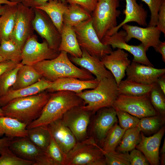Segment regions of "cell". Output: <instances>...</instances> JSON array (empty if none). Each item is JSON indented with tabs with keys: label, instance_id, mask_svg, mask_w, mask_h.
Listing matches in <instances>:
<instances>
[{
	"label": "cell",
	"instance_id": "obj_1",
	"mask_svg": "<svg viewBox=\"0 0 165 165\" xmlns=\"http://www.w3.org/2000/svg\"><path fill=\"white\" fill-rule=\"evenodd\" d=\"M82 105H84L83 100L74 92L62 90L51 93L40 116L28 124L27 128L46 127L52 122L61 119L72 108Z\"/></svg>",
	"mask_w": 165,
	"mask_h": 165
},
{
	"label": "cell",
	"instance_id": "obj_2",
	"mask_svg": "<svg viewBox=\"0 0 165 165\" xmlns=\"http://www.w3.org/2000/svg\"><path fill=\"white\" fill-rule=\"evenodd\" d=\"M32 66L43 78L51 82L66 77L84 80L95 79L86 70L74 65L68 57V53L64 51H61L55 58L44 60Z\"/></svg>",
	"mask_w": 165,
	"mask_h": 165
},
{
	"label": "cell",
	"instance_id": "obj_3",
	"mask_svg": "<svg viewBox=\"0 0 165 165\" xmlns=\"http://www.w3.org/2000/svg\"><path fill=\"white\" fill-rule=\"evenodd\" d=\"M50 95L43 91L16 98L2 107V109L5 116L15 118L28 125L40 116Z\"/></svg>",
	"mask_w": 165,
	"mask_h": 165
},
{
	"label": "cell",
	"instance_id": "obj_4",
	"mask_svg": "<svg viewBox=\"0 0 165 165\" xmlns=\"http://www.w3.org/2000/svg\"><path fill=\"white\" fill-rule=\"evenodd\" d=\"M114 77L104 78L94 89L76 94L83 101L82 107L93 113L104 107H112L119 94Z\"/></svg>",
	"mask_w": 165,
	"mask_h": 165
},
{
	"label": "cell",
	"instance_id": "obj_5",
	"mask_svg": "<svg viewBox=\"0 0 165 165\" xmlns=\"http://www.w3.org/2000/svg\"><path fill=\"white\" fill-rule=\"evenodd\" d=\"M102 149L92 137L76 142L66 154L64 165H105Z\"/></svg>",
	"mask_w": 165,
	"mask_h": 165
},
{
	"label": "cell",
	"instance_id": "obj_6",
	"mask_svg": "<svg viewBox=\"0 0 165 165\" xmlns=\"http://www.w3.org/2000/svg\"><path fill=\"white\" fill-rule=\"evenodd\" d=\"M119 0H97L92 15L93 25L101 41L107 32L117 25L121 14Z\"/></svg>",
	"mask_w": 165,
	"mask_h": 165
},
{
	"label": "cell",
	"instance_id": "obj_7",
	"mask_svg": "<svg viewBox=\"0 0 165 165\" xmlns=\"http://www.w3.org/2000/svg\"><path fill=\"white\" fill-rule=\"evenodd\" d=\"M73 28L80 46L91 55L101 59L112 51L111 46L104 45L99 38L92 18Z\"/></svg>",
	"mask_w": 165,
	"mask_h": 165
},
{
	"label": "cell",
	"instance_id": "obj_8",
	"mask_svg": "<svg viewBox=\"0 0 165 165\" xmlns=\"http://www.w3.org/2000/svg\"><path fill=\"white\" fill-rule=\"evenodd\" d=\"M112 107L139 119L160 115L152 106L148 94L140 96L119 94Z\"/></svg>",
	"mask_w": 165,
	"mask_h": 165
},
{
	"label": "cell",
	"instance_id": "obj_9",
	"mask_svg": "<svg viewBox=\"0 0 165 165\" xmlns=\"http://www.w3.org/2000/svg\"><path fill=\"white\" fill-rule=\"evenodd\" d=\"M35 15L34 8L22 3L17 4L15 25L10 39L21 50L27 40L34 34L32 22Z\"/></svg>",
	"mask_w": 165,
	"mask_h": 165
},
{
	"label": "cell",
	"instance_id": "obj_10",
	"mask_svg": "<svg viewBox=\"0 0 165 165\" xmlns=\"http://www.w3.org/2000/svg\"><path fill=\"white\" fill-rule=\"evenodd\" d=\"M60 53L50 47L45 39L42 42H39L34 34L27 40L22 49L21 63L33 66L44 60L55 58Z\"/></svg>",
	"mask_w": 165,
	"mask_h": 165
},
{
	"label": "cell",
	"instance_id": "obj_11",
	"mask_svg": "<svg viewBox=\"0 0 165 165\" xmlns=\"http://www.w3.org/2000/svg\"><path fill=\"white\" fill-rule=\"evenodd\" d=\"M82 105L72 108L61 118L63 124L70 129L79 141L86 139L90 117L93 114L84 108Z\"/></svg>",
	"mask_w": 165,
	"mask_h": 165
},
{
	"label": "cell",
	"instance_id": "obj_12",
	"mask_svg": "<svg viewBox=\"0 0 165 165\" xmlns=\"http://www.w3.org/2000/svg\"><path fill=\"white\" fill-rule=\"evenodd\" d=\"M33 29L52 49L58 51L61 41V34L48 16L43 11L34 8Z\"/></svg>",
	"mask_w": 165,
	"mask_h": 165
},
{
	"label": "cell",
	"instance_id": "obj_13",
	"mask_svg": "<svg viewBox=\"0 0 165 165\" xmlns=\"http://www.w3.org/2000/svg\"><path fill=\"white\" fill-rule=\"evenodd\" d=\"M126 35V32L124 30H121L110 35H105L101 41L104 45L110 46L113 48L128 51L133 55V62L153 67L148 59L146 51L142 44L141 43L136 46L129 44L125 39Z\"/></svg>",
	"mask_w": 165,
	"mask_h": 165
},
{
	"label": "cell",
	"instance_id": "obj_14",
	"mask_svg": "<svg viewBox=\"0 0 165 165\" xmlns=\"http://www.w3.org/2000/svg\"><path fill=\"white\" fill-rule=\"evenodd\" d=\"M122 27L126 33V42L133 38L137 39L141 41L146 51L150 47L155 49L160 42L161 32L156 26L142 28L126 24Z\"/></svg>",
	"mask_w": 165,
	"mask_h": 165
},
{
	"label": "cell",
	"instance_id": "obj_15",
	"mask_svg": "<svg viewBox=\"0 0 165 165\" xmlns=\"http://www.w3.org/2000/svg\"><path fill=\"white\" fill-rule=\"evenodd\" d=\"M128 56L124 50L117 49L101 59L105 68L112 74L117 85L124 78L126 70L131 63Z\"/></svg>",
	"mask_w": 165,
	"mask_h": 165
},
{
	"label": "cell",
	"instance_id": "obj_16",
	"mask_svg": "<svg viewBox=\"0 0 165 165\" xmlns=\"http://www.w3.org/2000/svg\"><path fill=\"white\" fill-rule=\"evenodd\" d=\"M127 79L145 85L156 82L159 77L165 74V69L156 68L132 61L127 69Z\"/></svg>",
	"mask_w": 165,
	"mask_h": 165
},
{
	"label": "cell",
	"instance_id": "obj_17",
	"mask_svg": "<svg viewBox=\"0 0 165 165\" xmlns=\"http://www.w3.org/2000/svg\"><path fill=\"white\" fill-rule=\"evenodd\" d=\"M80 48L82 51L81 57L71 56L69 58L72 63L94 75L95 79L99 82L104 78L113 77L112 73L105 68L99 58L91 55L85 49Z\"/></svg>",
	"mask_w": 165,
	"mask_h": 165
},
{
	"label": "cell",
	"instance_id": "obj_18",
	"mask_svg": "<svg viewBox=\"0 0 165 165\" xmlns=\"http://www.w3.org/2000/svg\"><path fill=\"white\" fill-rule=\"evenodd\" d=\"M165 131L164 127L152 136H145L141 131V139L136 148L140 151L152 165L160 163L159 148Z\"/></svg>",
	"mask_w": 165,
	"mask_h": 165
},
{
	"label": "cell",
	"instance_id": "obj_19",
	"mask_svg": "<svg viewBox=\"0 0 165 165\" xmlns=\"http://www.w3.org/2000/svg\"><path fill=\"white\" fill-rule=\"evenodd\" d=\"M97 112L93 130L96 139L103 143L110 130L117 122L116 112L112 107L103 108Z\"/></svg>",
	"mask_w": 165,
	"mask_h": 165
},
{
	"label": "cell",
	"instance_id": "obj_20",
	"mask_svg": "<svg viewBox=\"0 0 165 165\" xmlns=\"http://www.w3.org/2000/svg\"><path fill=\"white\" fill-rule=\"evenodd\" d=\"M46 127L65 154L72 148L77 142L73 133L68 127L64 125L61 119L52 122Z\"/></svg>",
	"mask_w": 165,
	"mask_h": 165
},
{
	"label": "cell",
	"instance_id": "obj_21",
	"mask_svg": "<svg viewBox=\"0 0 165 165\" xmlns=\"http://www.w3.org/2000/svg\"><path fill=\"white\" fill-rule=\"evenodd\" d=\"M99 82L95 78L89 80L73 77L61 78L52 82L51 85L46 90L51 93L64 90L78 94L85 90L94 88L98 85Z\"/></svg>",
	"mask_w": 165,
	"mask_h": 165
},
{
	"label": "cell",
	"instance_id": "obj_22",
	"mask_svg": "<svg viewBox=\"0 0 165 165\" xmlns=\"http://www.w3.org/2000/svg\"><path fill=\"white\" fill-rule=\"evenodd\" d=\"M125 9L123 11L124 20L116 27L108 31L105 35H110L118 31L123 25L131 22L137 23L143 26L147 25V12L141 5L138 4L137 0H125Z\"/></svg>",
	"mask_w": 165,
	"mask_h": 165
},
{
	"label": "cell",
	"instance_id": "obj_23",
	"mask_svg": "<svg viewBox=\"0 0 165 165\" xmlns=\"http://www.w3.org/2000/svg\"><path fill=\"white\" fill-rule=\"evenodd\" d=\"M52 82L42 78L36 83L23 88L17 90L10 88L5 95L0 97V105L2 107L14 99L33 95L43 92L50 86Z\"/></svg>",
	"mask_w": 165,
	"mask_h": 165
},
{
	"label": "cell",
	"instance_id": "obj_24",
	"mask_svg": "<svg viewBox=\"0 0 165 165\" xmlns=\"http://www.w3.org/2000/svg\"><path fill=\"white\" fill-rule=\"evenodd\" d=\"M9 148L18 157L33 162L38 156L44 152L33 144L28 137L13 139Z\"/></svg>",
	"mask_w": 165,
	"mask_h": 165
},
{
	"label": "cell",
	"instance_id": "obj_25",
	"mask_svg": "<svg viewBox=\"0 0 165 165\" xmlns=\"http://www.w3.org/2000/svg\"><path fill=\"white\" fill-rule=\"evenodd\" d=\"M61 34V41L58 48L75 57H80L82 51L78 43L73 27L63 24Z\"/></svg>",
	"mask_w": 165,
	"mask_h": 165
},
{
	"label": "cell",
	"instance_id": "obj_26",
	"mask_svg": "<svg viewBox=\"0 0 165 165\" xmlns=\"http://www.w3.org/2000/svg\"><path fill=\"white\" fill-rule=\"evenodd\" d=\"M27 126L15 118L0 116V137L5 135L13 139L28 137Z\"/></svg>",
	"mask_w": 165,
	"mask_h": 165
},
{
	"label": "cell",
	"instance_id": "obj_27",
	"mask_svg": "<svg viewBox=\"0 0 165 165\" xmlns=\"http://www.w3.org/2000/svg\"><path fill=\"white\" fill-rule=\"evenodd\" d=\"M68 7L67 3L60 0H50L35 8L44 11L48 16L61 33L63 25V15Z\"/></svg>",
	"mask_w": 165,
	"mask_h": 165
},
{
	"label": "cell",
	"instance_id": "obj_28",
	"mask_svg": "<svg viewBox=\"0 0 165 165\" xmlns=\"http://www.w3.org/2000/svg\"><path fill=\"white\" fill-rule=\"evenodd\" d=\"M42 78L32 66L22 64L18 71L16 82L11 88L17 90L28 86L37 82Z\"/></svg>",
	"mask_w": 165,
	"mask_h": 165
},
{
	"label": "cell",
	"instance_id": "obj_29",
	"mask_svg": "<svg viewBox=\"0 0 165 165\" xmlns=\"http://www.w3.org/2000/svg\"><path fill=\"white\" fill-rule=\"evenodd\" d=\"M17 4L14 6L7 5L0 16V42L2 39L10 38L15 25Z\"/></svg>",
	"mask_w": 165,
	"mask_h": 165
},
{
	"label": "cell",
	"instance_id": "obj_30",
	"mask_svg": "<svg viewBox=\"0 0 165 165\" xmlns=\"http://www.w3.org/2000/svg\"><path fill=\"white\" fill-rule=\"evenodd\" d=\"M90 13L78 5L69 4L63 15V24L74 27L92 18Z\"/></svg>",
	"mask_w": 165,
	"mask_h": 165
},
{
	"label": "cell",
	"instance_id": "obj_31",
	"mask_svg": "<svg viewBox=\"0 0 165 165\" xmlns=\"http://www.w3.org/2000/svg\"><path fill=\"white\" fill-rule=\"evenodd\" d=\"M154 83L145 85L127 79L122 80L118 85V92L119 94L131 96L148 94L152 89Z\"/></svg>",
	"mask_w": 165,
	"mask_h": 165
},
{
	"label": "cell",
	"instance_id": "obj_32",
	"mask_svg": "<svg viewBox=\"0 0 165 165\" xmlns=\"http://www.w3.org/2000/svg\"><path fill=\"white\" fill-rule=\"evenodd\" d=\"M141 131L138 127L126 130L119 146L116 149L118 152H129L134 149L141 139Z\"/></svg>",
	"mask_w": 165,
	"mask_h": 165
},
{
	"label": "cell",
	"instance_id": "obj_33",
	"mask_svg": "<svg viewBox=\"0 0 165 165\" xmlns=\"http://www.w3.org/2000/svg\"><path fill=\"white\" fill-rule=\"evenodd\" d=\"M28 137L36 147L44 152L50 143L51 135L46 127H38L28 129Z\"/></svg>",
	"mask_w": 165,
	"mask_h": 165
},
{
	"label": "cell",
	"instance_id": "obj_34",
	"mask_svg": "<svg viewBox=\"0 0 165 165\" xmlns=\"http://www.w3.org/2000/svg\"><path fill=\"white\" fill-rule=\"evenodd\" d=\"M0 55L5 61L21 62L22 50L10 39H2L0 42Z\"/></svg>",
	"mask_w": 165,
	"mask_h": 165
},
{
	"label": "cell",
	"instance_id": "obj_35",
	"mask_svg": "<svg viewBox=\"0 0 165 165\" xmlns=\"http://www.w3.org/2000/svg\"><path fill=\"white\" fill-rule=\"evenodd\" d=\"M126 130L117 125V123L110 130L103 142L102 150L108 152L115 151L120 143Z\"/></svg>",
	"mask_w": 165,
	"mask_h": 165
},
{
	"label": "cell",
	"instance_id": "obj_36",
	"mask_svg": "<svg viewBox=\"0 0 165 165\" xmlns=\"http://www.w3.org/2000/svg\"><path fill=\"white\" fill-rule=\"evenodd\" d=\"M161 115L146 117L141 118L138 127L141 132L152 133L156 131L164 123Z\"/></svg>",
	"mask_w": 165,
	"mask_h": 165
},
{
	"label": "cell",
	"instance_id": "obj_37",
	"mask_svg": "<svg viewBox=\"0 0 165 165\" xmlns=\"http://www.w3.org/2000/svg\"><path fill=\"white\" fill-rule=\"evenodd\" d=\"M165 95L156 82L154 83L148 94L152 106L157 112L161 115H163L165 113Z\"/></svg>",
	"mask_w": 165,
	"mask_h": 165
},
{
	"label": "cell",
	"instance_id": "obj_38",
	"mask_svg": "<svg viewBox=\"0 0 165 165\" xmlns=\"http://www.w3.org/2000/svg\"><path fill=\"white\" fill-rule=\"evenodd\" d=\"M22 64L19 63L14 68L0 77V97L5 95L15 83L18 70Z\"/></svg>",
	"mask_w": 165,
	"mask_h": 165
},
{
	"label": "cell",
	"instance_id": "obj_39",
	"mask_svg": "<svg viewBox=\"0 0 165 165\" xmlns=\"http://www.w3.org/2000/svg\"><path fill=\"white\" fill-rule=\"evenodd\" d=\"M34 162L22 159L7 148L0 157V165H33Z\"/></svg>",
	"mask_w": 165,
	"mask_h": 165
},
{
	"label": "cell",
	"instance_id": "obj_40",
	"mask_svg": "<svg viewBox=\"0 0 165 165\" xmlns=\"http://www.w3.org/2000/svg\"><path fill=\"white\" fill-rule=\"evenodd\" d=\"M102 152L105 157L106 165H130L128 152H121L115 151L106 152L103 150Z\"/></svg>",
	"mask_w": 165,
	"mask_h": 165
},
{
	"label": "cell",
	"instance_id": "obj_41",
	"mask_svg": "<svg viewBox=\"0 0 165 165\" xmlns=\"http://www.w3.org/2000/svg\"><path fill=\"white\" fill-rule=\"evenodd\" d=\"M44 152L58 165H64L66 154L63 152L51 135L50 143Z\"/></svg>",
	"mask_w": 165,
	"mask_h": 165
},
{
	"label": "cell",
	"instance_id": "obj_42",
	"mask_svg": "<svg viewBox=\"0 0 165 165\" xmlns=\"http://www.w3.org/2000/svg\"><path fill=\"white\" fill-rule=\"evenodd\" d=\"M120 127L126 130L137 127L140 119L129 113L115 109Z\"/></svg>",
	"mask_w": 165,
	"mask_h": 165
},
{
	"label": "cell",
	"instance_id": "obj_43",
	"mask_svg": "<svg viewBox=\"0 0 165 165\" xmlns=\"http://www.w3.org/2000/svg\"><path fill=\"white\" fill-rule=\"evenodd\" d=\"M148 6L151 13L150 19L148 26H156L157 16L160 8L165 0H141Z\"/></svg>",
	"mask_w": 165,
	"mask_h": 165
},
{
	"label": "cell",
	"instance_id": "obj_44",
	"mask_svg": "<svg viewBox=\"0 0 165 165\" xmlns=\"http://www.w3.org/2000/svg\"><path fill=\"white\" fill-rule=\"evenodd\" d=\"M129 154L130 165H148V160L140 150L135 148L130 151Z\"/></svg>",
	"mask_w": 165,
	"mask_h": 165
},
{
	"label": "cell",
	"instance_id": "obj_45",
	"mask_svg": "<svg viewBox=\"0 0 165 165\" xmlns=\"http://www.w3.org/2000/svg\"><path fill=\"white\" fill-rule=\"evenodd\" d=\"M69 4L78 5L90 13L93 12L96 6L97 0H66Z\"/></svg>",
	"mask_w": 165,
	"mask_h": 165
},
{
	"label": "cell",
	"instance_id": "obj_46",
	"mask_svg": "<svg viewBox=\"0 0 165 165\" xmlns=\"http://www.w3.org/2000/svg\"><path fill=\"white\" fill-rule=\"evenodd\" d=\"M165 35V2L161 6L158 13L156 26Z\"/></svg>",
	"mask_w": 165,
	"mask_h": 165
},
{
	"label": "cell",
	"instance_id": "obj_47",
	"mask_svg": "<svg viewBox=\"0 0 165 165\" xmlns=\"http://www.w3.org/2000/svg\"><path fill=\"white\" fill-rule=\"evenodd\" d=\"M34 162L33 165H58L44 152L38 156Z\"/></svg>",
	"mask_w": 165,
	"mask_h": 165
},
{
	"label": "cell",
	"instance_id": "obj_48",
	"mask_svg": "<svg viewBox=\"0 0 165 165\" xmlns=\"http://www.w3.org/2000/svg\"><path fill=\"white\" fill-rule=\"evenodd\" d=\"M19 64L9 60L0 62V77L6 72L15 68Z\"/></svg>",
	"mask_w": 165,
	"mask_h": 165
},
{
	"label": "cell",
	"instance_id": "obj_49",
	"mask_svg": "<svg viewBox=\"0 0 165 165\" xmlns=\"http://www.w3.org/2000/svg\"><path fill=\"white\" fill-rule=\"evenodd\" d=\"M50 0H24L22 3L23 5L29 7L33 8L43 5ZM67 3L66 0H60Z\"/></svg>",
	"mask_w": 165,
	"mask_h": 165
},
{
	"label": "cell",
	"instance_id": "obj_50",
	"mask_svg": "<svg viewBox=\"0 0 165 165\" xmlns=\"http://www.w3.org/2000/svg\"><path fill=\"white\" fill-rule=\"evenodd\" d=\"M12 140L13 139L7 137L0 139V155L9 147Z\"/></svg>",
	"mask_w": 165,
	"mask_h": 165
},
{
	"label": "cell",
	"instance_id": "obj_51",
	"mask_svg": "<svg viewBox=\"0 0 165 165\" xmlns=\"http://www.w3.org/2000/svg\"><path fill=\"white\" fill-rule=\"evenodd\" d=\"M157 52L159 53L162 55V59L164 62H165V42H160L154 49Z\"/></svg>",
	"mask_w": 165,
	"mask_h": 165
},
{
	"label": "cell",
	"instance_id": "obj_52",
	"mask_svg": "<svg viewBox=\"0 0 165 165\" xmlns=\"http://www.w3.org/2000/svg\"><path fill=\"white\" fill-rule=\"evenodd\" d=\"M156 83L158 85L162 91L165 95V75L161 76L158 79Z\"/></svg>",
	"mask_w": 165,
	"mask_h": 165
},
{
	"label": "cell",
	"instance_id": "obj_53",
	"mask_svg": "<svg viewBox=\"0 0 165 165\" xmlns=\"http://www.w3.org/2000/svg\"><path fill=\"white\" fill-rule=\"evenodd\" d=\"M18 3L13 2L9 0H0V6L2 4L7 5L9 6H14Z\"/></svg>",
	"mask_w": 165,
	"mask_h": 165
},
{
	"label": "cell",
	"instance_id": "obj_54",
	"mask_svg": "<svg viewBox=\"0 0 165 165\" xmlns=\"http://www.w3.org/2000/svg\"><path fill=\"white\" fill-rule=\"evenodd\" d=\"M7 5H2L0 6V16L2 14L6 9L7 6Z\"/></svg>",
	"mask_w": 165,
	"mask_h": 165
},
{
	"label": "cell",
	"instance_id": "obj_55",
	"mask_svg": "<svg viewBox=\"0 0 165 165\" xmlns=\"http://www.w3.org/2000/svg\"><path fill=\"white\" fill-rule=\"evenodd\" d=\"M161 164L164 165L165 163V153L162 154L161 156Z\"/></svg>",
	"mask_w": 165,
	"mask_h": 165
},
{
	"label": "cell",
	"instance_id": "obj_56",
	"mask_svg": "<svg viewBox=\"0 0 165 165\" xmlns=\"http://www.w3.org/2000/svg\"><path fill=\"white\" fill-rule=\"evenodd\" d=\"M160 152L162 154L165 153V140L164 139L163 144L161 149Z\"/></svg>",
	"mask_w": 165,
	"mask_h": 165
},
{
	"label": "cell",
	"instance_id": "obj_57",
	"mask_svg": "<svg viewBox=\"0 0 165 165\" xmlns=\"http://www.w3.org/2000/svg\"><path fill=\"white\" fill-rule=\"evenodd\" d=\"M9 1L17 3H22L24 0H9Z\"/></svg>",
	"mask_w": 165,
	"mask_h": 165
},
{
	"label": "cell",
	"instance_id": "obj_58",
	"mask_svg": "<svg viewBox=\"0 0 165 165\" xmlns=\"http://www.w3.org/2000/svg\"><path fill=\"white\" fill-rule=\"evenodd\" d=\"M5 116L3 112L2 109V107H1V106L0 105V116Z\"/></svg>",
	"mask_w": 165,
	"mask_h": 165
},
{
	"label": "cell",
	"instance_id": "obj_59",
	"mask_svg": "<svg viewBox=\"0 0 165 165\" xmlns=\"http://www.w3.org/2000/svg\"><path fill=\"white\" fill-rule=\"evenodd\" d=\"M5 60L3 59V58L0 55V62L4 61Z\"/></svg>",
	"mask_w": 165,
	"mask_h": 165
}]
</instances>
